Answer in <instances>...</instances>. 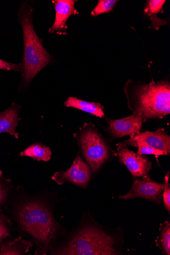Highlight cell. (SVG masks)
I'll return each instance as SVG.
<instances>
[{
	"label": "cell",
	"mask_w": 170,
	"mask_h": 255,
	"mask_svg": "<svg viewBox=\"0 0 170 255\" xmlns=\"http://www.w3.org/2000/svg\"><path fill=\"white\" fill-rule=\"evenodd\" d=\"M138 144H144L166 152L170 153V136L164 129L158 128L156 131H147L130 136L127 140L121 143L124 146L135 147Z\"/></svg>",
	"instance_id": "obj_9"
},
{
	"label": "cell",
	"mask_w": 170,
	"mask_h": 255,
	"mask_svg": "<svg viewBox=\"0 0 170 255\" xmlns=\"http://www.w3.org/2000/svg\"><path fill=\"white\" fill-rule=\"evenodd\" d=\"M12 231L11 220L4 213L2 208H0V242H5L10 238Z\"/></svg>",
	"instance_id": "obj_17"
},
{
	"label": "cell",
	"mask_w": 170,
	"mask_h": 255,
	"mask_svg": "<svg viewBox=\"0 0 170 255\" xmlns=\"http://www.w3.org/2000/svg\"><path fill=\"white\" fill-rule=\"evenodd\" d=\"M117 154L119 161L125 165L134 177L144 178L149 176L152 169V162L147 157L130 150L119 144Z\"/></svg>",
	"instance_id": "obj_8"
},
{
	"label": "cell",
	"mask_w": 170,
	"mask_h": 255,
	"mask_svg": "<svg viewBox=\"0 0 170 255\" xmlns=\"http://www.w3.org/2000/svg\"><path fill=\"white\" fill-rule=\"evenodd\" d=\"M125 92L129 107L141 116L144 122L162 119L170 113V85L167 81L150 84H137L130 81Z\"/></svg>",
	"instance_id": "obj_2"
},
{
	"label": "cell",
	"mask_w": 170,
	"mask_h": 255,
	"mask_svg": "<svg viewBox=\"0 0 170 255\" xmlns=\"http://www.w3.org/2000/svg\"><path fill=\"white\" fill-rule=\"evenodd\" d=\"M24 40L22 76L26 84L30 83L37 74L50 63L51 57L43 47L36 34L32 22V10L26 8L19 12Z\"/></svg>",
	"instance_id": "obj_4"
},
{
	"label": "cell",
	"mask_w": 170,
	"mask_h": 255,
	"mask_svg": "<svg viewBox=\"0 0 170 255\" xmlns=\"http://www.w3.org/2000/svg\"><path fill=\"white\" fill-rule=\"evenodd\" d=\"M52 155V151L50 147H46L40 143L32 144L20 153L21 157H29L34 160L45 162L49 161Z\"/></svg>",
	"instance_id": "obj_15"
},
{
	"label": "cell",
	"mask_w": 170,
	"mask_h": 255,
	"mask_svg": "<svg viewBox=\"0 0 170 255\" xmlns=\"http://www.w3.org/2000/svg\"><path fill=\"white\" fill-rule=\"evenodd\" d=\"M160 245L164 252L168 255H170V225L166 222L162 226L160 236Z\"/></svg>",
	"instance_id": "obj_18"
},
{
	"label": "cell",
	"mask_w": 170,
	"mask_h": 255,
	"mask_svg": "<svg viewBox=\"0 0 170 255\" xmlns=\"http://www.w3.org/2000/svg\"><path fill=\"white\" fill-rule=\"evenodd\" d=\"M1 244V242H0V244Z\"/></svg>",
	"instance_id": "obj_24"
},
{
	"label": "cell",
	"mask_w": 170,
	"mask_h": 255,
	"mask_svg": "<svg viewBox=\"0 0 170 255\" xmlns=\"http://www.w3.org/2000/svg\"><path fill=\"white\" fill-rule=\"evenodd\" d=\"M20 108L13 103L6 110L0 113V133L7 132L18 139L19 133L16 128L18 122L21 120L18 117Z\"/></svg>",
	"instance_id": "obj_12"
},
{
	"label": "cell",
	"mask_w": 170,
	"mask_h": 255,
	"mask_svg": "<svg viewBox=\"0 0 170 255\" xmlns=\"http://www.w3.org/2000/svg\"><path fill=\"white\" fill-rule=\"evenodd\" d=\"M0 69H4V70L6 71L21 72V73L22 71L21 65L8 63L1 59H0Z\"/></svg>",
	"instance_id": "obj_23"
},
{
	"label": "cell",
	"mask_w": 170,
	"mask_h": 255,
	"mask_svg": "<svg viewBox=\"0 0 170 255\" xmlns=\"http://www.w3.org/2000/svg\"><path fill=\"white\" fill-rule=\"evenodd\" d=\"M137 153L140 155L153 154L157 156L168 155L166 152L144 144H138Z\"/></svg>",
	"instance_id": "obj_21"
},
{
	"label": "cell",
	"mask_w": 170,
	"mask_h": 255,
	"mask_svg": "<svg viewBox=\"0 0 170 255\" xmlns=\"http://www.w3.org/2000/svg\"><path fill=\"white\" fill-rule=\"evenodd\" d=\"M82 154L92 173H96L109 156L108 145L92 123L85 124L75 134Z\"/></svg>",
	"instance_id": "obj_5"
},
{
	"label": "cell",
	"mask_w": 170,
	"mask_h": 255,
	"mask_svg": "<svg viewBox=\"0 0 170 255\" xmlns=\"http://www.w3.org/2000/svg\"><path fill=\"white\" fill-rule=\"evenodd\" d=\"M118 1L116 0H100L91 12L93 16H97L111 11Z\"/></svg>",
	"instance_id": "obj_19"
},
{
	"label": "cell",
	"mask_w": 170,
	"mask_h": 255,
	"mask_svg": "<svg viewBox=\"0 0 170 255\" xmlns=\"http://www.w3.org/2000/svg\"><path fill=\"white\" fill-rule=\"evenodd\" d=\"M75 3L74 0H57L55 1L56 18L54 24L50 29V32L64 30L68 18L77 12Z\"/></svg>",
	"instance_id": "obj_11"
},
{
	"label": "cell",
	"mask_w": 170,
	"mask_h": 255,
	"mask_svg": "<svg viewBox=\"0 0 170 255\" xmlns=\"http://www.w3.org/2000/svg\"><path fill=\"white\" fill-rule=\"evenodd\" d=\"M91 178V169L89 165L78 154L71 166L66 171L56 172L52 180L58 185L70 182L77 186L85 189Z\"/></svg>",
	"instance_id": "obj_6"
},
{
	"label": "cell",
	"mask_w": 170,
	"mask_h": 255,
	"mask_svg": "<svg viewBox=\"0 0 170 255\" xmlns=\"http://www.w3.org/2000/svg\"><path fill=\"white\" fill-rule=\"evenodd\" d=\"M34 246L31 240H23L21 236L11 241L0 244V255H22L27 253Z\"/></svg>",
	"instance_id": "obj_13"
},
{
	"label": "cell",
	"mask_w": 170,
	"mask_h": 255,
	"mask_svg": "<svg viewBox=\"0 0 170 255\" xmlns=\"http://www.w3.org/2000/svg\"><path fill=\"white\" fill-rule=\"evenodd\" d=\"M10 220L20 234L28 238L35 255H46L55 247L62 227L55 220L53 206L45 194L31 195L21 187L13 190L6 205Z\"/></svg>",
	"instance_id": "obj_1"
},
{
	"label": "cell",
	"mask_w": 170,
	"mask_h": 255,
	"mask_svg": "<svg viewBox=\"0 0 170 255\" xmlns=\"http://www.w3.org/2000/svg\"><path fill=\"white\" fill-rule=\"evenodd\" d=\"M14 189L11 180L6 178L0 170V208L6 206Z\"/></svg>",
	"instance_id": "obj_16"
},
{
	"label": "cell",
	"mask_w": 170,
	"mask_h": 255,
	"mask_svg": "<svg viewBox=\"0 0 170 255\" xmlns=\"http://www.w3.org/2000/svg\"><path fill=\"white\" fill-rule=\"evenodd\" d=\"M64 106L80 110L100 118L105 117L104 107L100 103L88 102L75 97H69L65 102Z\"/></svg>",
	"instance_id": "obj_14"
},
{
	"label": "cell",
	"mask_w": 170,
	"mask_h": 255,
	"mask_svg": "<svg viewBox=\"0 0 170 255\" xmlns=\"http://www.w3.org/2000/svg\"><path fill=\"white\" fill-rule=\"evenodd\" d=\"M164 187V184L157 182L148 176L142 180H134L130 191L119 198L125 200L141 198L160 204Z\"/></svg>",
	"instance_id": "obj_7"
},
{
	"label": "cell",
	"mask_w": 170,
	"mask_h": 255,
	"mask_svg": "<svg viewBox=\"0 0 170 255\" xmlns=\"http://www.w3.org/2000/svg\"><path fill=\"white\" fill-rule=\"evenodd\" d=\"M166 1L165 0H151L148 1L144 12L146 14L154 15L160 12Z\"/></svg>",
	"instance_id": "obj_20"
},
{
	"label": "cell",
	"mask_w": 170,
	"mask_h": 255,
	"mask_svg": "<svg viewBox=\"0 0 170 255\" xmlns=\"http://www.w3.org/2000/svg\"><path fill=\"white\" fill-rule=\"evenodd\" d=\"M169 176L168 173L165 177V184L163 194L164 205L168 213H170V185L169 182Z\"/></svg>",
	"instance_id": "obj_22"
},
{
	"label": "cell",
	"mask_w": 170,
	"mask_h": 255,
	"mask_svg": "<svg viewBox=\"0 0 170 255\" xmlns=\"http://www.w3.org/2000/svg\"><path fill=\"white\" fill-rule=\"evenodd\" d=\"M108 130L114 138L133 135L140 132L144 123L140 115L133 113L129 117L120 120H107Z\"/></svg>",
	"instance_id": "obj_10"
},
{
	"label": "cell",
	"mask_w": 170,
	"mask_h": 255,
	"mask_svg": "<svg viewBox=\"0 0 170 255\" xmlns=\"http://www.w3.org/2000/svg\"><path fill=\"white\" fill-rule=\"evenodd\" d=\"M115 239L99 227L91 224L80 225L67 240L54 247L51 255H118Z\"/></svg>",
	"instance_id": "obj_3"
}]
</instances>
